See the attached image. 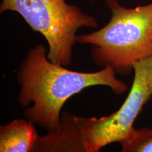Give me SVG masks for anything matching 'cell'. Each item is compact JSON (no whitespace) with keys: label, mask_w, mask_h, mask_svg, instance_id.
I'll use <instances>...</instances> for the list:
<instances>
[{"label":"cell","mask_w":152,"mask_h":152,"mask_svg":"<svg viewBox=\"0 0 152 152\" xmlns=\"http://www.w3.org/2000/svg\"><path fill=\"white\" fill-rule=\"evenodd\" d=\"M112 11L108 24L95 32L77 36V42L91 44L92 60L127 76L136 62L152 57V2L127 9L117 0H105Z\"/></svg>","instance_id":"2"},{"label":"cell","mask_w":152,"mask_h":152,"mask_svg":"<svg viewBox=\"0 0 152 152\" xmlns=\"http://www.w3.org/2000/svg\"><path fill=\"white\" fill-rule=\"evenodd\" d=\"M122 152H152V128L135 129L121 144Z\"/></svg>","instance_id":"6"},{"label":"cell","mask_w":152,"mask_h":152,"mask_svg":"<svg viewBox=\"0 0 152 152\" xmlns=\"http://www.w3.org/2000/svg\"><path fill=\"white\" fill-rule=\"evenodd\" d=\"M45 53L42 45L28 52L18 72V80L22 88L18 100L22 107L33 103L25 112L26 118L49 132L59 127L60 112L67 100L83 89L102 85L117 94L128 89L124 82L116 78V72L110 66L92 73L71 71L52 63Z\"/></svg>","instance_id":"1"},{"label":"cell","mask_w":152,"mask_h":152,"mask_svg":"<svg viewBox=\"0 0 152 152\" xmlns=\"http://www.w3.org/2000/svg\"><path fill=\"white\" fill-rule=\"evenodd\" d=\"M6 10L18 12L34 31L41 33L49 44L48 59L64 66L72 63L78 29L98 26L95 18L65 0H2L0 11Z\"/></svg>","instance_id":"4"},{"label":"cell","mask_w":152,"mask_h":152,"mask_svg":"<svg viewBox=\"0 0 152 152\" xmlns=\"http://www.w3.org/2000/svg\"><path fill=\"white\" fill-rule=\"evenodd\" d=\"M130 93L118 110L96 118L76 117L69 122L73 152H98L113 142L121 144L135 130L134 124L152 96V57L136 62Z\"/></svg>","instance_id":"3"},{"label":"cell","mask_w":152,"mask_h":152,"mask_svg":"<svg viewBox=\"0 0 152 152\" xmlns=\"http://www.w3.org/2000/svg\"><path fill=\"white\" fill-rule=\"evenodd\" d=\"M34 124L24 119L14 120L0 128V152H32L38 136Z\"/></svg>","instance_id":"5"}]
</instances>
